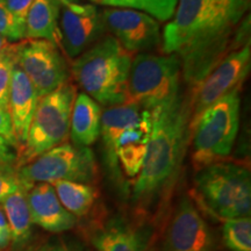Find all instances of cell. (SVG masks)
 Segmentation results:
<instances>
[{"label":"cell","mask_w":251,"mask_h":251,"mask_svg":"<svg viewBox=\"0 0 251 251\" xmlns=\"http://www.w3.org/2000/svg\"><path fill=\"white\" fill-rule=\"evenodd\" d=\"M12 243L11 229L6 219L4 208L0 205V251H5Z\"/></svg>","instance_id":"4dcf8cb0"},{"label":"cell","mask_w":251,"mask_h":251,"mask_svg":"<svg viewBox=\"0 0 251 251\" xmlns=\"http://www.w3.org/2000/svg\"><path fill=\"white\" fill-rule=\"evenodd\" d=\"M15 63L12 59H0V108L7 112L9 87Z\"/></svg>","instance_id":"4316f807"},{"label":"cell","mask_w":251,"mask_h":251,"mask_svg":"<svg viewBox=\"0 0 251 251\" xmlns=\"http://www.w3.org/2000/svg\"><path fill=\"white\" fill-rule=\"evenodd\" d=\"M0 164H17V150L0 136Z\"/></svg>","instance_id":"1f68e13d"},{"label":"cell","mask_w":251,"mask_h":251,"mask_svg":"<svg viewBox=\"0 0 251 251\" xmlns=\"http://www.w3.org/2000/svg\"><path fill=\"white\" fill-rule=\"evenodd\" d=\"M76 96L77 87L68 81L54 92L39 99L26 142L17 152V168L68 142L71 111Z\"/></svg>","instance_id":"8992f818"},{"label":"cell","mask_w":251,"mask_h":251,"mask_svg":"<svg viewBox=\"0 0 251 251\" xmlns=\"http://www.w3.org/2000/svg\"><path fill=\"white\" fill-rule=\"evenodd\" d=\"M251 68L250 42L222 59L203 79L191 89L190 128L201 113L233 91L241 90Z\"/></svg>","instance_id":"30bf717a"},{"label":"cell","mask_w":251,"mask_h":251,"mask_svg":"<svg viewBox=\"0 0 251 251\" xmlns=\"http://www.w3.org/2000/svg\"><path fill=\"white\" fill-rule=\"evenodd\" d=\"M100 5L117 8H131L144 12L157 21L170 20L174 15L178 0H92Z\"/></svg>","instance_id":"603a6c76"},{"label":"cell","mask_w":251,"mask_h":251,"mask_svg":"<svg viewBox=\"0 0 251 251\" xmlns=\"http://www.w3.org/2000/svg\"><path fill=\"white\" fill-rule=\"evenodd\" d=\"M24 181L20 179L15 164H0V203L14 193Z\"/></svg>","instance_id":"484cf974"},{"label":"cell","mask_w":251,"mask_h":251,"mask_svg":"<svg viewBox=\"0 0 251 251\" xmlns=\"http://www.w3.org/2000/svg\"><path fill=\"white\" fill-rule=\"evenodd\" d=\"M250 0H178L162 33L164 54L186 50L236 27L246 17Z\"/></svg>","instance_id":"7a4b0ae2"},{"label":"cell","mask_w":251,"mask_h":251,"mask_svg":"<svg viewBox=\"0 0 251 251\" xmlns=\"http://www.w3.org/2000/svg\"><path fill=\"white\" fill-rule=\"evenodd\" d=\"M151 128L152 118L149 112L139 124L126 129L115 143L118 165L129 178L137 177L142 169Z\"/></svg>","instance_id":"ac0fdd59"},{"label":"cell","mask_w":251,"mask_h":251,"mask_svg":"<svg viewBox=\"0 0 251 251\" xmlns=\"http://www.w3.org/2000/svg\"><path fill=\"white\" fill-rule=\"evenodd\" d=\"M28 205L33 225L50 233L71 230L77 225V218L64 208L51 184H34L28 191Z\"/></svg>","instance_id":"5bb4252c"},{"label":"cell","mask_w":251,"mask_h":251,"mask_svg":"<svg viewBox=\"0 0 251 251\" xmlns=\"http://www.w3.org/2000/svg\"><path fill=\"white\" fill-rule=\"evenodd\" d=\"M56 2L59 6H64V5H69V4H78L80 0H55Z\"/></svg>","instance_id":"836d02e7"},{"label":"cell","mask_w":251,"mask_h":251,"mask_svg":"<svg viewBox=\"0 0 251 251\" xmlns=\"http://www.w3.org/2000/svg\"><path fill=\"white\" fill-rule=\"evenodd\" d=\"M39 99L35 87L28 77L20 68L14 65L9 87L7 112L17 143V152L26 142L31 119Z\"/></svg>","instance_id":"9a60e30c"},{"label":"cell","mask_w":251,"mask_h":251,"mask_svg":"<svg viewBox=\"0 0 251 251\" xmlns=\"http://www.w3.org/2000/svg\"><path fill=\"white\" fill-rule=\"evenodd\" d=\"M150 111L134 103L111 106L101 113L100 136L102 139L106 161L113 171H118L115 143L126 129L142 120Z\"/></svg>","instance_id":"e0dca14e"},{"label":"cell","mask_w":251,"mask_h":251,"mask_svg":"<svg viewBox=\"0 0 251 251\" xmlns=\"http://www.w3.org/2000/svg\"><path fill=\"white\" fill-rule=\"evenodd\" d=\"M34 0H4V6L7 11L21 25L26 24V18Z\"/></svg>","instance_id":"83f0119b"},{"label":"cell","mask_w":251,"mask_h":251,"mask_svg":"<svg viewBox=\"0 0 251 251\" xmlns=\"http://www.w3.org/2000/svg\"><path fill=\"white\" fill-rule=\"evenodd\" d=\"M105 30L127 51L150 52L162 48L159 21L144 12L131 8H105L101 11Z\"/></svg>","instance_id":"8fae6325"},{"label":"cell","mask_w":251,"mask_h":251,"mask_svg":"<svg viewBox=\"0 0 251 251\" xmlns=\"http://www.w3.org/2000/svg\"><path fill=\"white\" fill-rule=\"evenodd\" d=\"M18 174L30 186L57 181L90 184L97 179L98 165L90 148L65 142L18 168Z\"/></svg>","instance_id":"ba28073f"},{"label":"cell","mask_w":251,"mask_h":251,"mask_svg":"<svg viewBox=\"0 0 251 251\" xmlns=\"http://www.w3.org/2000/svg\"><path fill=\"white\" fill-rule=\"evenodd\" d=\"M12 59L14 62V43L0 35V59Z\"/></svg>","instance_id":"d6a6232c"},{"label":"cell","mask_w":251,"mask_h":251,"mask_svg":"<svg viewBox=\"0 0 251 251\" xmlns=\"http://www.w3.org/2000/svg\"><path fill=\"white\" fill-rule=\"evenodd\" d=\"M30 188V185L24 183L14 193L6 198L1 205L11 229V244L14 249L24 248L31 236L33 222L28 205V191Z\"/></svg>","instance_id":"44dd1931"},{"label":"cell","mask_w":251,"mask_h":251,"mask_svg":"<svg viewBox=\"0 0 251 251\" xmlns=\"http://www.w3.org/2000/svg\"><path fill=\"white\" fill-rule=\"evenodd\" d=\"M52 186L64 208L76 218L89 214L98 197V191L91 184L57 181Z\"/></svg>","instance_id":"7402d4cb"},{"label":"cell","mask_w":251,"mask_h":251,"mask_svg":"<svg viewBox=\"0 0 251 251\" xmlns=\"http://www.w3.org/2000/svg\"><path fill=\"white\" fill-rule=\"evenodd\" d=\"M222 240L229 251H251L250 216L226 220L222 226Z\"/></svg>","instance_id":"cb8c5ba5"},{"label":"cell","mask_w":251,"mask_h":251,"mask_svg":"<svg viewBox=\"0 0 251 251\" xmlns=\"http://www.w3.org/2000/svg\"><path fill=\"white\" fill-rule=\"evenodd\" d=\"M101 106L86 93H78L75 98L70 118L72 143L90 148L100 137Z\"/></svg>","instance_id":"d6986e66"},{"label":"cell","mask_w":251,"mask_h":251,"mask_svg":"<svg viewBox=\"0 0 251 251\" xmlns=\"http://www.w3.org/2000/svg\"><path fill=\"white\" fill-rule=\"evenodd\" d=\"M59 12L55 0H34L25 24V39L50 41L61 48Z\"/></svg>","instance_id":"ffe728a7"},{"label":"cell","mask_w":251,"mask_h":251,"mask_svg":"<svg viewBox=\"0 0 251 251\" xmlns=\"http://www.w3.org/2000/svg\"><path fill=\"white\" fill-rule=\"evenodd\" d=\"M61 48L68 58L75 59L98 42L105 26L96 5L69 4L59 12Z\"/></svg>","instance_id":"4fadbf2b"},{"label":"cell","mask_w":251,"mask_h":251,"mask_svg":"<svg viewBox=\"0 0 251 251\" xmlns=\"http://www.w3.org/2000/svg\"><path fill=\"white\" fill-rule=\"evenodd\" d=\"M14 63L35 87L39 98L67 84L71 76L64 55L50 41L25 39L14 43Z\"/></svg>","instance_id":"9c48e42d"},{"label":"cell","mask_w":251,"mask_h":251,"mask_svg":"<svg viewBox=\"0 0 251 251\" xmlns=\"http://www.w3.org/2000/svg\"><path fill=\"white\" fill-rule=\"evenodd\" d=\"M215 238L192 199L178 201L166 228L163 251H214Z\"/></svg>","instance_id":"7c38bea8"},{"label":"cell","mask_w":251,"mask_h":251,"mask_svg":"<svg viewBox=\"0 0 251 251\" xmlns=\"http://www.w3.org/2000/svg\"><path fill=\"white\" fill-rule=\"evenodd\" d=\"M0 35L12 43L25 40V26L9 13L4 5H0Z\"/></svg>","instance_id":"d4e9b609"},{"label":"cell","mask_w":251,"mask_h":251,"mask_svg":"<svg viewBox=\"0 0 251 251\" xmlns=\"http://www.w3.org/2000/svg\"><path fill=\"white\" fill-rule=\"evenodd\" d=\"M133 57L114 37L107 35L72 59L70 75L99 105H124Z\"/></svg>","instance_id":"3957f363"},{"label":"cell","mask_w":251,"mask_h":251,"mask_svg":"<svg viewBox=\"0 0 251 251\" xmlns=\"http://www.w3.org/2000/svg\"><path fill=\"white\" fill-rule=\"evenodd\" d=\"M146 157L133 188L135 205L148 207L170 188L190 142V97L181 92L152 109Z\"/></svg>","instance_id":"6da1fadb"},{"label":"cell","mask_w":251,"mask_h":251,"mask_svg":"<svg viewBox=\"0 0 251 251\" xmlns=\"http://www.w3.org/2000/svg\"><path fill=\"white\" fill-rule=\"evenodd\" d=\"M0 136L4 137V139L17 150V143H15L13 130H12V124L11 119H9L8 112H6L1 108H0Z\"/></svg>","instance_id":"f546056e"},{"label":"cell","mask_w":251,"mask_h":251,"mask_svg":"<svg viewBox=\"0 0 251 251\" xmlns=\"http://www.w3.org/2000/svg\"><path fill=\"white\" fill-rule=\"evenodd\" d=\"M196 200L221 220L250 216L251 177L249 169L231 162H219L197 171Z\"/></svg>","instance_id":"277c9868"},{"label":"cell","mask_w":251,"mask_h":251,"mask_svg":"<svg viewBox=\"0 0 251 251\" xmlns=\"http://www.w3.org/2000/svg\"><path fill=\"white\" fill-rule=\"evenodd\" d=\"M0 5H4V0H0Z\"/></svg>","instance_id":"e575fe53"},{"label":"cell","mask_w":251,"mask_h":251,"mask_svg":"<svg viewBox=\"0 0 251 251\" xmlns=\"http://www.w3.org/2000/svg\"><path fill=\"white\" fill-rule=\"evenodd\" d=\"M181 80L177 55L140 52L131 61L126 103L152 111L181 93Z\"/></svg>","instance_id":"52a82bcc"},{"label":"cell","mask_w":251,"mask_h":251,"mask_svg":"<svg viewBox=\"0 0 251 251\" xmlns=\"http://www.w3.org/2000/svg\"><path fill=\"white\" fill-rule=\"evenodd\" d=\"M90 242L97 251H150L144 231L119 215L91 227Z\"/></svg>","instance_id":"2e32d148"},{"label":"cell","mask_w":251,"mask_h":251,"mask_svg":"<svg viewBox=\"0 0 251 251\" xmlns=\"http://www.w3.org/2000/svg\"><path fill=\"white\" fill-rule=\"evenodd\" d=\"M240 90L233 91L205 109L190 128L197 171L224 162L230 155L240 127Z\"/></svg>","instance_id":"5b68a950"},{"label":"cell","mask_w":251,"mask_h":251,"mask_svg":"<svg viewBox=\"0 0 251 251\" xmlns=\"http://www.w3.org/2000/svg\"><path fill=\"white\" fill-rule=\"evenodd\" d=\"M30 251H87L83 247L78 246L72 242H64V241H54V242H47L36 247Z\"/></svg>","instance_id":"f1b7e54d"}]
</instances>
